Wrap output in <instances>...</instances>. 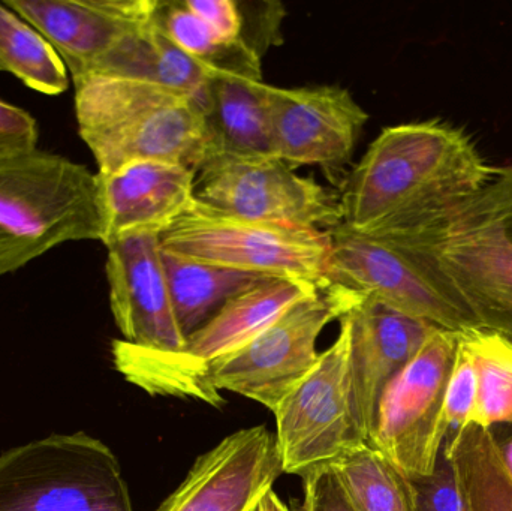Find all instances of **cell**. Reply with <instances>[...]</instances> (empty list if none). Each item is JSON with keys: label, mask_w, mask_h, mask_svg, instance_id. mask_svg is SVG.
<instances>
[{"label": "cell", "mask_w": 512, "mask_h": 511, "mask_svg": "<svg viewBox=\"0 0 512 511\" xmlns=\"http://www.w3.org/2000/svg\"><path fill=\"white\" fill-rule=\"evenodd\" d=\"M495 173L471 135L453 123L388 126L346 180L342 224L373 237L418 233L444 221Z\"/></svg>", "instance_id": "6da1fadb"}, {"label": "cell", "mask_w": 512, "mask_h": 511, "mask_svg": "<svg viewBox=\"0 0 512 511\" xmlns=\"http://www.w3.org/2000/svg\"><path fill=\"white\" fill-rule=\"evenodd\" d=\"M75 116L98 173L135 161L200 171L213 158L203 105L189 93L116 75L72 78Z\"/></svg>", "instance_id": "7a4b0ae2"}, {"label": "cell", "mask_w": 512, "mask_h": 511, "mask_svg": "<svg viewBox=\"0 0 512 511\" xmlns=\"http://www.w3.org/2000/svg\"><path fill=\"white\" fill-rule=\"evenodd\" d=\"M104 237L98 177L44 150L0 159V276L56 246Z\"/></svg>", "instance_id": "3957f363"}, {"label": "cell", "mask_w": 512, "mask_h": 511, "mask_svg": "<svg viewBox=\"0 0 512 511\" xmlns=\"http://www.w3.org/2000/svg\"><path fill=\"white\" fill-rule=\"evenodd\" d=\"M318 288L298 279L264 278L228 300L180 350H149L116 339L111 344L114 368L150 396L192 399L219 408L209 389L210 374Z\"/></svg>", "instance_id": "277c9868"}, {"label": "cell", "mask_w": 512, "mask_h": 511, "mask_svg": "<svg viewBox=\"0 0 512 511\" xmlns=\"http://www.w3.org/2000/svg\"><path fill=\"white\" fill-rule=\"evenodd\" d=\"M442 222L406 236L373 237L345 224L330 230L325 285H337L451 332L478 329L436 257Z\"/></svg>", "instance_id": "5b68a950"}, {"label": "cell", "mask_w": 512, "mask_h": 511, "mask_svg": "<svg viewBox=\"0 0 512 511\" xmlns=\"http://www.w3.org/2000/svg\"><path fill=\"white\" fill-rule=\"evenodd\" d=\"M435 251L478 329L512 342V164L444 219Z\"/></svg>", "instance_id": "8992f818"}, {"label": "cell", "mask_w": 512, "mask_h": 511, "mask_svg": "<svg viewBox=\"0 0 512 511\" xmlns=\"http://www.w3.org/2000/svg\"><path fill=\"white\" fill-rule=\"evenodd\" d=\"M0 511H134L113 450L98 438L53 434L0 455Z\"/></svg>", "instance_id": "52a82bcc"}, {"label": "cell", "mask_w": 512, "mask_h": 511, "mask_svg": "<svg viewBox=\"0 0 512 511\" xmlns=\"http://www.w3.org/2000/svg\"><path fill=\"white\" fill-rule=\"evenodd\" d=\"M162 248L203 263L324 287L330 231L249 221L195 198L161 234Z\"/></svg>", "instance_id": "ba28073f"}, {"label": "cell", "mask_w": 512, "mask_h": 511, "mask_svg": "<svg viewBox=\"0 0 512 511\" xmlns=\"http://www.w3.org/2000/svg\"><path fill=\"white\" fill-rule=\"evenodd\" d=\"M360 297L327 284L291 306L251 344L210 374L209 389L219 408L224 405L225 390L252 399L274 413L318 362L316 342L322 330L331 321L340 320Z\"/></svg>", "instance_id": "9c48e42d"}, {"label": "cell", "mask_w": 512, "mask_h": 511, "mask_svg": "<svg viewBox=\"0 0 512 511\" xmlns=\"http://www.w3.org/2000/svg\"><path fill=\"white\" fill-rule=\"evenodd\" d=\"M459 332L435 329L414 359L390 381L376 411L369 446L408 479L429 476L444 449L445 396Z\"/></svg>", "instance_id": "30bf717a"}, {"label": "cell", "mask_w": 512, "mask_h": 511, "mask_svg": "<svg viewBox=\"0 0 512 511\" xmlns=\"http://www.w3.org/2000/svg\"><path fill=\"white\" fill-rule=\"evenodd\" d=\"M273 414L283 474L303 476L369 443L352 401L349 335L342 323L334 344Z\"/></svg>", "instance_id": "8fae6325"}, {"label": "cell", "mask_w": 512, "mask_h": 511, "mask_svg": "<svg viewBox=\"0 0 512 511\" xmlns=\"http://www.w3.org/2000/svg\"><path fill=\"white\" fill-rule=\"evenodd\" d=\"M195 198L249 221L328 231L343 222L340 197L276 156H213L197 173Z\"/></svg>", "instance_id": "7c38bea8"}, {"label": "cell", "mask_w": 512, "mask_h": 511, "mask_svg": "<svg viewBox=\"0 0 512 511\" xmlns=\"http://www.w3.org/2000/svg\"><path fill=\"white\" fill-rule=\"evenodd\" d=\"M273 155L292 170L321 165L337 170L348 164L369 114L340 86L268 89Z\"/></svg>", "instance_id": "4fadbf2b"}, {"label": "cell", "mask_w": 512, "mask_h": 511, "mask_svg": "<svg viewBox=\"0 0 512 511\" xmlns=\"http://www.w3.org/2000/svg\"><path fill=\"white\" fill-rule=\"evenodd\" d=\"M110 306L123 341L156 351L185 345L162 264L161 234H123L107 245Z\"/></svg>", "instance_id": "5bb4252c"}, {"label": "cell", "mask_w": 512, "mask_h": 511, "mask_svg": "<svg viewBox=\"0 0 512 511\" xmlns=\"http://www.w3.org/2000/svg\"><path fill=\"white\" fill-rule=\"evenodd\" d=\"M282 474L276 434L242 429L201 455L158 511H259Z\"/></svg>", "instance_id": "9a60e30c"}, {"label": "cell", "mask_w": 512, "mask_h": 511, "mask_svg": "<svg viewBox=\"0 0 512 511\" xmlns=\"http://www.w3.org/2000/svg\"><path fill=\"white\" fill-rule=\"evenodd\" d=\"M158 0H6L62 57L72 78L98 74L132 33L152 20Z\"/></svg>", "instance_id": "2e32d148"}, {"label": "cell", "mask_w": 512, "mask_h": 511, "mask_svg": "<svg viewBox=\"0 0 512 511\" xmlns=\"http://www.w3.org/2000/svg\"><path fill=\"white\" fill-rule=\"evenodd\" d=\"M340 323L349 335L355 414L369 441L385 387L414 359L438 327L370 296H361Z\"/></svg>", "instance_id": "e0dca14e"}, {"label": "cell", "mask_w": 512, "mask_h": 511, "mask_svg": "<svg viewBox=\"0 0 512 511\" xmlns=\"http://www.w3.org/2000/svg\"><path fill=\"white\" fill-rule=\"evenodd\" d=\"M96 177L104 245L123 234H162L195 201L197 171L171 162H129Z\"/></svg>", "instance_id": "ac0fdd59"}, {"label": "cell", "mask_w": 512, "mask_h": 511, "mask_svg": "<svg viewBox=\"0 0 512 511\" xmlns=\"http://www.w3.org/2000/svg\"><path fill=\"white\" fill-rule=\"evenodd\" d=\"M268 89L262 77L213 69L204 114L215 155L274 156Z\"/></svg>", "instance_id": "d6986e66"}, {"label": "cell", "mask_w": 512, "mask_h": 511, "mask_svg": "<svg viewBox=\"0 0 512 511\" xmlns=\"http://www.w3.org/2000/svg\"><path fill=\"white\" fill-rule=\"evenodd\" d=\"M213 68L177 47L155 20L132 33L98 74L116 75L194 95L204 108ZM92 75V74H90Z\"/></svg>", "instance_id": "ffe728a7"}, {"label": "cell", "mask_w": 512, "mask_h": 511, "mask_svg": "<svg viewBox=\"0 0 512 511\" xmlns=\"http://www.w3.org/2000/svg\"><path fill=\"white\" fill-rule=\"evenodd\" d=\"M162 264L174 314L186 338L209 321L228 300L267 278L203 263L164 248Z\"/></svg>", "instance_id": "44dd1931"}, {"label": "cell", "mask_w": 512, "mask_h": 511, "mask_svg": "<svg viewBox=\"0 0 512 511\" xmlns=\"http://www.w3.org/2000/svg\"><path fill=\"white\" fill-rule=\"evenodd\" d=\"M444 455L459 479L468 511H512V477L487 429L448 432Z\"/></svg>", "instance_id": "7402d4cb"}, {"label": "cell", "mask_w": 512, "mask_h": 511, "mask_svg": "<svg viewBox=\"0 0 512 511\" xmlns=\"http://www.w3.org/2000/svg\"><path fill=\"white\" fill-rule=\"evenodd\" d=\"M354 511H417L411 480L369 444L330 462Z\"/></svg>", "instance_id": "603a6c76"}, {"label": "cell", "mask_w": 512, "mask_h": 511, "mask_svg": "<svg viewBox=\"0 0 512 511\" xmlns=\"http://www.w3.org/2000/svg\"><path fill=\"white\" fill-rule=\"evenodd\" d=\"M0 72L44 95H60L69 87L68 68L53 45L5 2H0Z\"/></svg>", "instance_id": "cb8c5ba5"}, {"label": "cell", "mask_w": 512, "mask_h": 511, "mask_svg": "<svg viewBox=\"0 0 512 511\" xmlns=\"http://www.w3.org/2000/svg\"><path fill=\"white\" fill-rule=\"evenodd\" d=\"M477 372V401L468 425L512 423V342L483 329L459 332Z\"/></svg>", "instance_id": "d4e9b609"}, {"label": "cell", "mask_w": 512, "mask_h": 511, "mask_svg": "<svg viewBox=\"0 0 512 511\" xmlns=\"http://www.w3.org/2000/svg\"><path fill=\"white\" fill-rule=\"evenodd\" d=\"M409 480L414 488L417 511H468L456 471L444 450L432 474Z\"/></svg>", "instance_id": "484cf974"}, {"label": "cell", "mask_w": 512, "mask_h": 511, "mask_svg": "<svg viewBox=\"0 0 512 511\" xmlns=\"http://www.w3.org/2000/svg\"><path fill=\"white\" fill-rule=\"evenodd\" d=\"M475 401H477V372L465 345L457 339L456 359H454L447 396H445V420L450 431L468 426Z\"/></svg>", "instance_id": "4316f807"}, {"label": "cell", "mask_w": 512, "mask_h": 511, "mask_svg": "<svg viewBox=\"0 0 512 511\" xmlns=\"http://www.w3.org/2000/svg\"><path fill=\"white\" fill-rule=\"evenodd\" d=\"M183 3L189 11L194 12L207 24L219 44L228 45V47L246 45L245 12H243L242 2H236V0H183Z\"/></svg>", "instance_id": "83f0119b"}, {"label": "cell", "mask_w": 512, "mask_h": 511, "mask_svg": "<svg viewBox=\"0 0 512 511\" xmlns=\"http://www.w3.org/2000/svg\"><path fill=\"white\" fill-rule=\"evenodd\" d=\"M38 123L23 108L0 99V159L38 149Z\"/></svg>", "instance_id": "f1b7e54d"}, {"label": "cell", "mask_w": 512, "mask_h": 511, "mask_svg": "<svg viewBox=\"0 0 512 511\" xmlns=\"http://www.w3.org/2000/svg\"><path fill=\"white\" fill-rule=\"evenodd\" d=\"M304 503L301 511H354L330 464L316 465L303 474Z\"/></svg>", "instance_id": "f546056e"}, {"label": "cell", "mask_w": 512, "mask_h": 511, "mask_svg": "<svg viewBox=\"0 0 512 511\" xmlns=\"http://www.w3.org/2000/svg\"><path fill=\"white\" fill-rule=\"evenodd\" d=\"M493 443L512 477V423L496 425L489 429Z\"/></svg>", "instance_id": "4dcf8cb0"}, {"label": "cell", "mask_w": 512, "mask_h": 511, "mask_svg": "<svg viewBox=\"0 0 512 511\" xmlns=\"http://www.w3.org/2000/svg\"><path fill=\"white\" fill-rule=\"evenodd\" d=\"M259 511H291L285 504L280 501V498L274 494L273 491L268 492L265 495L264 500L261 501V506H259Z\"/></svg>", "instance_id": "1f68e13d"}]
</instances>
